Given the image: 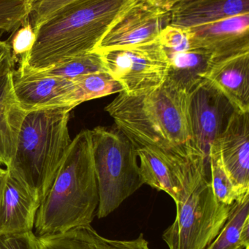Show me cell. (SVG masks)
I'll return each instance as SVG.
<instances>
[{
	"mask_svg": "<svg viewBox=\"0 0 249 249\" xmlns=\"http://www.w3.org/2000/svg\"><path fill=\"white\" fill-rule=\"evenodd\" d=\"M0 249H38L33 232L0 236Z\"/></svg>",
	"mask_w": 249,
	"mask_h": 249,
	"instance_id": "obj_28",
	"label": "cell"
},
{
	"mask_svg": "<svg viewBox=\"0 0 249 249\" xmlns=\"http://www.w3.org/2000/svg\"><path fill=\"white\" fill-rule=\"evenodd\" d=\"M171 18V10L151 0H134L115 19L94 51L101 53L157 40Z\"/></svg>",
	"mask_w": 249,
	"mask_h": 249,
	"instance_id": "obj_9",
	"label": "cell"
},
{
	"mask_svg": "<svg viewBox=\"0 0 249 249\" xmlns=\"http://www.w3.org/2000/svg\"><path fill=\"white\" fill-rule=\"evenodd\" d=\"M107 71L126 93L159 87L166 80L170 61L159 41L101 53Z\"/></svg>",
	"mask_w": 249,
	"mask_h": 249,
	"instance_id": "obj_7",
	"label": "cell"
},
{
	"mask_svg": "<svg viewBox=\"0 0 249 249\" xmlns=\"http://www.w3.org/2000/svg\"><path fill=\"white\" fill-rule=\"evenodd\" d=\"M15 61L10 42L0 40V80L14 70Z\"/></svg>",
	"mask_w": 249,
	"mask_h": 249,
	"instance_id": "obj_30",
	"label": "cell"
},
{
	"mask_svg": "<svg viewBox=\"0 0 249 249\" xmlns=\"http://www.w3.org/2000/svg\"><path fill=\"white\" fill-rule=\"evenodd\" d=\"M0 190V236L32 232L40 196L10 166Z\"/></svg>",
	"mask_w": 249,
	"mask_h": 249,
	"instance_id": "obj_11",
	"label": "cell"
},
{
	"mask_svg": "<svg viewBox=\"0 0 249 249\" xmlns=\"http://www.w3.org/2000/svg\"><path fill=\"white\" fill-rule=\"evenodd\" d=\"M203 79L219 89L236 110L249 112V52L213 61Z\"/></svg>",
	"mask_w": 249,
	"mask_h": 249,
	"instance_id": "obj_14",
	"label": "cell"
},
{
	"mask_svg": "<svg viewBox=\"0 0 249 249\" xmlns=\"http://www.w3.org/2000/svg\"><path fill=\"white\" fill-rule=\"evenodd\" d=\"M134 0H77L34 28L32 49L19 71L39 72L95 51L120 14Z\"/></svg>",
	"mask_w": 249,
	"mask_h": 249,
	"instance_id": "obj_2",
	"label": "cell"
},
{
	"mask_svg": "<svg viewBox=\"0 0 249 249\" xmlns=\"http://www.w3.org/2000/svg\"><path fill=\"white\" fill-rule=\"evenodd\" d=\"M99 71H107L102 55L96 51H92L70 58L39 72L73 80L80 76Z\"/></svg>",
	"mask_w": 249,
	"mask_h": 249,
	"instance_id": "obj_23",
	"label": "cell"
},
{
	"mask_svg": "<svg viewBox=\"0 0 249 249\" xmlns=\"http://www.w3.org/2000/svg\"><path fill=\"white\" fill-rule=\"evenodd\" d=\"M165 151L178 181L176 217L164 232L169 249H206L229 215L230 206L219 203L213 193L209 158L190 142Z\"/></svg>",
	"mask_w": 249,
	"mask_h": 249,
	"instance_id": "obj_1",
	"label": "cell"
},
{
	"mask_svg": "<svg viewBox=\"0 0 249 249\" xmlns=\"http://www.w3.org/2000/svg\"><path fill=\"white\" fill-rule=\"evenodd\" d=\"M72 109L65 107L32 111L26 113L22 124L16 154L9 166L38 192L41 201L72 142L68 130Z\"/></svg>",
	"mask_w": 249,
	"mask_h": 249,
	"instance_id": "obj_5",
	"label": "cell"
},
{
	"mask_svg": "<svg viewBox=\"0 0 249 249\" xmlns=\"http://www.w3.org/2000/svg\"><path fill=\"white\" fill-rule=\"evenodd\" d=\"M189 31L192 49L210 53L213 61L249 52V13Z\"/></svg>",
	"mask_w": 249,
	"mask_h": 249,
	"instance_id": "obj_12",
	"label": "cell"
},
{
	"mask_svg": "<svg viewBox=\"0 0 249 249\" xmlns=\"http://www.w3.org/2000/svg\"><path fill=\"white\" fill-rule=\"evenodd\" d=\"M170 64L166 80L187 93L204 80L203 76L213 63L210 53L202 49H192L170 54Z\"/></svg>",
	"mask_w": 249,
	"mask_h": 249,
	"instance_id": "obj_18",
	"label": "cell"
},
{
	"mask_svg": "<svg viewBox=\"0 0 249 249\" xmlns=\"http://www.w3.org/2000/svg\"><path fill=\"white\" fill-rule=\"evenodd\" d=\"M76 106L92 99L124 91L123 86L107 71L91 73L73 80Z\"/></svg>",
	"mask_w": 249,
	"mask_h": 249,
	"instance_id": "obj_21",
	"label": "cell"
},
{
	"mask_svg": "<svg viewBox=\"0 0 249 249\" xmlns=\"http://www.w3.org/2000/svg\"><path fill=\"white\" fill-rule=\"evenodd\" d=\"M35 35L29 19L24 22L17 30L13 32L10 45L15 58H21L26 55L33 46Z\"/></svg>",
	"mask_w": 249,
	"mask_h": 249,
	"instance_id": "obj_27",
	"label": "cell"
},
{
	"mask_svg": "<svg viewBox=\"0 0 249 249\" xmlns=\"http://www.w3.org/2000/svg\"><path fill=\"white\" fill-rule=\"evenodd\" d=\"M171 12L170 25L191 29L249 13V0H181Z\"/></svg>",
	"mask_w": 249,
	"mask_h": 249,
	"instance_id": "obj_15",
	"label": "cell"
},
{
	"mask_svg": "<svg viewBox=\"0 0 249 249\" xmlns=\"http://www.w3.org/2000/svg\"><path fill=\"white\" fill-rule=\"evenodd\" d=\"M103 249H151L149 243L145 239L144 235L140 234L137 238L130 241H119L103 238Z\"/></svg>",
	"mask_w": 249,
	"mask_h": 249,
	"instance_id": "obj_29",
	"label": "cell"
},
{
	"mask_svg": "<svg viewBox=\"0 0 249 249\" xmlns=\"http://www.w3.org/2000/svg\"><path fill=\"white\" fill-rule=\"evenodd\" d=\"M151 1L161 8L171 10L172 7L181 0H151Z\"/></svg>",
	"mask_w": 249,
	"mask_h": 249,
	"instance_id": "obj_31",
	"label": "cell"
},
{
	"mask_svg": "<svg viewBox=\"0 0 249 249\" xmlns=\"http://www.w3.org/2000/svg\"><path fill=\"white\" fill-rule=\"evenodd\" d=\"M6 176H7V171L0 167V190L2 188L5 182Z\"/></svg>",
	"mask_w": 249,
	"mask_h": 249,
	"instance_id": "obj_32",
	"label": "cell"
},
{
	"mask_svg": "<svg viewBox=\"0 0 249 249\" xmlns=\"http://www.w3.org/2000/svg\"><path fill=\"white\" fill-rule=\"evenodd\" d=\"M99 192L96 216L106 217L143 185L134 143L118 127L91 130Z\"/></svg>",
	"mask_w": 249,
	"mask_h": 249,
	"instance_id": "obj_6",
	"label": "cell"
},
{
	"mask_svg": "<svg viewBox=\"0 0 249 249\" xmlns=\"http://www.w3.org/2000/svg\"><path fill=\"white\" fill-rule=\"evenodd\" d=\"M140 159V176L143 184L168 193L174 201L178 196V181L165 151L154 146H139L136 149Z\"/></svg>",
	"mask_w": 249,
	"mask_h": 249,
	"instance_id": "obj_17",
	"label": "cell"
},
{
	"mask_svg": "<svg viewBox=\"0 0 249 249\" xmlns=\"http://www.w3.org/2000/svg\"><path fill=\"white\" fill-rule=\"evenodd\" d=\"M103 237L91 225L78 227L62 233L37 236L38 249H103Z\"/></svg>",
	"mask_w": 249,
	"mask_h": 249,
	"instance_id": "obj_20",
	"label": "cell"
},
{
	"mask_svg": "<svg viewBox=\"0 0 249 249\" xmlns=\"http://www.w3.org/2000/svg\"><path fill=\"white\" fill-rule=\"evenodd\" d=\"M77 0H33L29 21L32 27L46 20L63 7Z\"/></svg>",
	"mask_w": 249,
	"mask_h": 249,
	"instance_id": "obj_26",
	"label": "cell"
},
{
	"mask_svg": "<svg viewBox=\"0 0 249 249\" xmlns=\"http://www.w3.org/2000/svg\"><path fill=\"white\" fill-rule=\"evenodd\" d=\"M105 110L136 147L168 150L191 139L188 93L168 80L145 91L120 92Z\"/></svg>",
	"mask_w": 249,
	"mask_h": 249,
	"instance_id": "obj_4",
	"label": "cell"
},
{
	"mask_svg": "<svg viewBox=\"0 0 249 249\" xmlns=\"http://www.w3.org/2000/svg\"></svg>",
	"mask_w": 249,
	"mask_h": 249,
	"instance_id": "obj_34",
	"label": "cell"
},
{
	"mask_svg": "<svg viewBox=\"0 0 249 249\" xmlns=\"http://www.w3.org/2000/svg\"><path fill=\"white\" fill-rule=\"evenodd\" d=\"M225 170L239 197L249 194V112L236 110L219 139Z\"/></svg>",
	"mask_w": 249,
	"mask_h": 249,
	"instance_id": "obj_13",
	"label": "cell"
},
{
	"mask_svg": "<svg viewBox=\"0 0 249 249\" xmlns=\"http://www.w3.org/2000/svg\"><path fill=\"white\" fill-rule=\"evenodd\" d=\"M99 192L90 130L72 140L55 179L37 212L36 236L62 233L91 225L97 212Z\"/></svg>",
	"mask_w": 249,
	"mask_h": 249,
	"instance_id": "obj_3",
	"label": "cell"
},
{
	"mask_svg": "<svg viewBox=\"0 0 249 249\" xmlns=\"http://www.w3.org/2000/svg\"><path fill=\"white\" fill-rule=\"evenodd\" d=\"M249 249V248H247V249Z\"/></svg>",
	"mask_w": 249,
	"mask_h": 249,
	"instance_id": "obj_33",
	"label": "cell"
},
{
	"mask_svg": "<svg viewBox=\"0 0 249 249\" xmlns=\"http://www.w3.org/2000/svg\"><path fill=\"white\" fill-rule=\"evenodd\" d=\"M235 111L219 89L203 80L188 93L190 145L209 158L211 146L219 140Z\"/></svg>",
	"mask_w": 249,
	"mask_h": 249,
	"instance_id": "obj_8",
	"label": "cell"
},
{
	"mask_svg": "<svg viewBox=\"0 0 249 249\" xmlns=\"http://www.w3.org/2000/svg\"><path fill=\"white\" fill-rule=\"evenodd\" d=\"M209 165L212 187L218 201L222 204L230 206L235 200L241 198L238 196L224 166L219 140L212 143L211 146Z\"/></svg>",
	"mask_w": 249,
	"mask_h": 249,
	"instance_id": "obj_22",
	"label": "cell"
},
{
	"mask_svg": "<svg viewBox=\"0 0 249 249\" xmlns=\"http://www.w3.org/2000/svg\"><path fill=\"white\" fill-rule=\"evenodd\" d=\"M167 55L185 52L192 49L189 29L169 26L163 29L158 37Z\"/></svg>",
	"mask_w": 249,
	"mask_h": 249,
	"instance_id": "obj_25",
	"label": "cell"
},
{
	"mask_svg": "<svg viewBox=\"0 0 249 249\" xmlns=\"http://www.w3.org/2000/svg\"><path fill=\"white\" fill-rule=\"evenodd\" d=\"M247 248H249V194L231 205L225 225L206 249Z\"/></svg>",
	"mask_w": 249,
	"mask_h": 249,
	"instance_id": "obj_19",
	"label": "cell"
},
{
	"mask_svg": "<svg viewBox=\"0 0 249 249\" xmlns=\"http://www.w3.org/2000/svg\"><path fill=\"white\" fill-rule=\"evenodd\" d=\"M13 90L25 112L48 108L74 109L75 84L67 80L43 72H12Z\"/></svg>",
	"mask_w": 249,
	"mask_h": 249,
	"instance_id": "obj_10",
	"label": "cell"
},
{
	"mask_svg": "<svg viewBox=\"0 0 249 249\" xmlns=\"http://www.w3.org/2000/svg\"><path fill=\"white\" fill-rule=\"evenodd\" d=\"M33 0H0V31L14 32L29 19Z\"/></svg>",
	"mask_w": 249,
	"mask_h": 249,
	"instance_id": "obj_24",
	"label": "cell"
},
{
	"mask_svg": "<svg viewBox=\"0 0 249 249\" xmlns=\"http://www.w3.org/2000/svg\"><path fill=\"white\" fill-rule=\"evenodd\" d=\"M12 72L0 80V165L6 168L14 158L19 133L27 113L16 99Z\"/></svg>",
	"mask_w": 249,
	"mask_h": 249,
	"instance_id": "obj_16",
	"label": "cell"
}]
</instances>
